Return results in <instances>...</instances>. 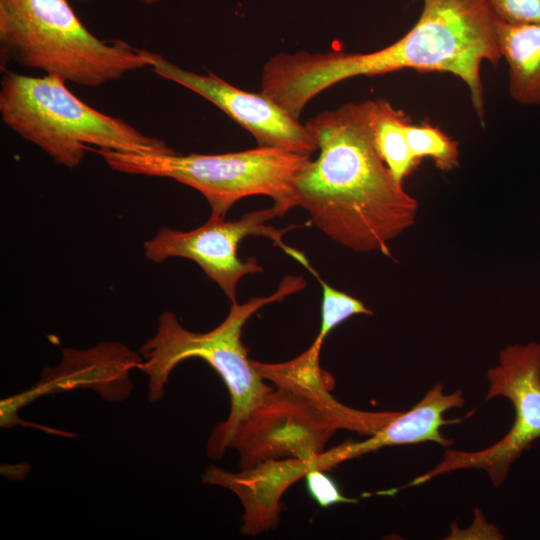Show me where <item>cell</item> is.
Segmentation results:
<instances>
[{
	"instance_id": "6da1fadb",
	"label": "cell",
	"mask_w": 540,
	"mask_h": 540,
	"mask_svg": "<svg viewBox=\"0 0 540 540\" xmlns=\"http://www.w3.org/2000/svg\"><path fill=\"white\" fill-rule=\"evenodd\" d=\"M305 125L319 156L295 179L298 206L338 244L390 256L389 241L414 224L418 202L377 151L369 100L323 111Z\"/></svg>"
},
{
	"instance_id": "7a4b0ae2",
	"label": "cell",
	"mask_w": 540,
	"mask_h": 540,
	"mask_svg": "<svg viewBox=\"0 0 540 540\" xmlns=\"http://www.w3.org/2000/svg\"><path fill=\"white\" fill-rule=\"evenodd\" d=\"M416 24L396 42L370 53L300 51L293 65L300 91L313 98L328 87L357 76L404 69L450 73L467 86L472 107L484 123L481 67L498 65L499 19L489 0H423Z\"/></svg>"
},
{
	"instance_id": "3957f363",
	"label": "cell",
	"mask_w": 540,
	"mask_h": 540,
	"mask_svg": "<svg viewBox=\"0 0 540 540\" xmlns=\"http://www.w3.org/2000/svg\"><path fill=\"white\" fill-rule=\"evenodd\" d=\"M306 286L303 277L286 276L276 292L267 297H253L243 304H231L225 320L216 328L197 333L184 328L173 312L158 319L155 335L141 347L142 361L138 368L148 378V399L159 401L173 369L189 358L206 361L223 379L231 398V409L225 421L215 426L207 444V455L217 460L228 448L240 421L273 390L247 357L241 340L246 321L265 305L282 301Z\"/></svg>"
},
{
	"instance_id": "277c9868",
	"label": "cell",
	"mask_w": 540,
	"mask_h": 540,
	"mask_svg": "<svg viewBox=\"0 0 540 540\" xmlns=\"http://www.w3.org/2000/svg\"><path fill=\"white\" fill-rule=\"evenodd\" d=\"M0 60L85 87L151 66L150 51L92 34L67 0H0Z\"/></svg>"
},
{
	"instance_id": "5b68a950",
	"label": "cell",
	"mask_w": 540,
	"mask_h": 540,
	"mask_svg": "<svg viewBox=\"0 0 540 540\" xmlns=\"http://www.w3.org/2000/svg\"><path fill=\"white\" fill-rule=\"evenodd\" d=\"M0 114L11 130L45 151L56 164L70 169L81 163L87 151L95 149L176 153L165 141L87 105L55 75L33 77L4 71Z\"/></svg>"
},
{
	"instance_id": "8992f818",
	"label": "cell",
	"mask_w": 540,
	"mask_h": 540,
	"mask_svg": "<svg viewBox=\"0 0 540 540\" xmlns=\"http://www.w3.org/2000/svg\"><path fill=\"white\" fill-rule=\"evenodd\" d=\"M115 171L170 178L199 191L208 201L212 216L225 218L239 200L265 195L282 215L298 206L297 175L311 156L281 149H254L222 154H138L95 149Z\"/></svg>"
},
{
	"instance_id": "52a82bcc",
	"label": "cell",
	"mask_w": 540,
	"mask_h": 540,
	"mask_svg": "<svg viewBox=\"0 0 540 540\" xmlns=\"http://www.w3.org/2000/svg\"><path fill=\"white\" fill-rule=\"evenodd\" d=\"M489 388L485 400L502 396L514 407L510 430L492 446L479 451L445 448L442 460L417 476L406 487L460 469L484 470L494 486L502 484L513 462L540 438V344L531 342L504 348L495 367L487 372Z\"/></svg>"
},
{
	"instance_id": "ba28073f",
	"label": "cell",
	"mask_w": 540,
	"mask_h": 540,
	"mask_svg": "<svg viewBox=\"0 0 540 540\" xmlns=\"http://www.w3.org/2000/svg\"><path fill=\"white\" fill-rule=\"evenodd\" d=\"M282 216L276 207L246 213L236 221L210 216L200 227L181 231L162 227L154 237L144 242L146 258L161 263L168 258L181 257L197 263L204 273L222 289L230 304L237 303V285L247 274L263 271L255 258L245 261L238 257L240 242L247 236L271 239L287 255L296 258L300 251L287 246L283 235L291 228L276 229L265 222Z\"/></svg>"
},
{
	"instance_id": "9c48e42d",
	"label": "cell",
	"mask_w": 540,
	"mask_h": 540,
	"mask_svg": "<svg viewBox=\"0 0 540 540\" xmlns=\"http://www.w3.org/2000/svg\"><path fill=\"white\" fill-rule=\"evenodd\" d=\"M338 428L303 396L277 388L240 421L229 441L241 470L270 459L310 460L324 452Z\"/></svg>"
},
{
	"instance_id": "30bf717a",
	"label": "cell",
	"mask_w": 540,
	"mask_h": 540,
	"mask_svg": "<svg viewBox=\"0 0 540 540\" xmlns=\"http://www.w3.org/2000/svg\"><path fill=\"white\" fill-rule=\"evenodd\" d=\"M156 75L175 82L208 100L247 130L258 147L281 149L311 156L317 143L305 124L295 119L271 99L234 87L212 72L199 74L150 52Z\"/></svg>"
},
{
	"instance_id": "8fae6325",
	"label": "cell",
	"mask_w": 540,
	"mask_h": 540,
	"mask_svg": "<svg viewBox=\"0 0 540 540\" xmlns=\"http://www.w3.org/2000/svg\"><path fill=\"white\" fill-rule=\"evenodd\" d=\"M339 463L334 447L314 459H270L237 473L210 466L202 480L229 489L239 497L244 509L241 532L256 536L278 525L281 497L293 483L310 470H328Z\"/></svg>"
},
{
	"instance_id": "7c38bea8",
	"label": "cell",
	"mask_w": 540,
	"mask_h": 540,
	"mask_svg": "<svg viewBox=\"0 0 540 540\" xmlns=\"http://www.w3.org/2000/svg\"><path fill=\"white\" fill-rule=\"evenodd\" d=\"M321 348L311 344L302 354L289 361L252 364L263 379L273 382L277 388L295 392L318 408L338 429L372 435L400 412H369L343 405L330 393L334 387L333 377L320 367Z\"/></svg>"
},
{
	"instance_id": "4fadbf2b",
	"label": "cell",
	"mask_w": 540,
	"mask_h": 540,
	"mask_svg": "<svg viewBox=\"0 0 540 540\" xmlns=\"http://www.w3.org/2000/svg\"><path fill=\"white\" fill-rule=\"evenodd\" d=\"M465 398L461 390L443 393V385L435 384L425 396L407 412H400L382 428L364 441H346L337 446L341 462L358 458L387 446L436 442L449 447L452 439L445 438L441 427L459 423L463 419L447 420L446 411L463 406Z\"/></svg>"
},
{
	"instance_id": "5bb4252c",
	"label": "cell",
	"mask_w": 540,
	"mask_h": 540,
	"mask_svg": "<svg viewBox=\"0 0 540 540\" xmlns=\"http://www.w3.org/2000/svg\"><path fill=\"white\" fill-rule=\"evenodd\" d=\"M497 40L508 65L511 98L522 105L540 106V22L510 25L499 21Z\"/></svg>"
},
{
	"instance_id": "9a60e30c",
	"label": "cell",
	"mask_w": 540,
	"mask_h": 540,
	"mask_svg": "<svg viewBox=\"0 0 540 540\" xmlns=\"http://www.w3.org/2000/svg\"><path fill=\"white\" fill-rule=\"evenodd\" d=\"M371 124L377 151L400 184L418 165L413 157L405 129L410 117L384 99L369 100Z\"/></svg>"
},
{
	"instance_id": "2e32d148",
	"label": "cell",
	"mask_w": 540,
	"mask_h": 540,
	"mask_svg": "<svg viewBox=\"0 0 540 540\" xmlns=\"http://www.w3.org/2000/svg\"><path fill=\"white\" fill-rule=\"evenodd\" d=\"M405 133L410 151L418 162L422 158L429 157L443 171L458 166V143L439 127L427 122L420 124L409 122Z\"/></svg>"
},
{
	"instance_id": "e0dca14e",
	"label": "cell",
	"mask_w": 540,
	"mask_h": 540,
	"mask_svg": "<svg viewBox=\"0 0 540 540\" xmlns=\"http://www.w3.org/2000/svg\"><path fill=\"white\" fill-rule=\"evenodd\" d=\"M319 281L322 288L321 325L313 345L321 348L328 334L340 323L358 314L372 315L362 301L339 291L325 282L308 259L302 264Z\"/></svg>"
},
{
	"instance_id": "ac0fdd59",
	"label": "cell",
	"mask_w": 540,
	"mask_h": 540,
	"mask_svg": "<svg viewBox=\"0 0 540 540\" xmlns=\"http://www.w3.org/2000/svg\"><path fill=\"white\" fill-rule=\"evenodd\" d=\"M322 469H313L306 473L305 483L310 497L321 507L340 503H356V499L347 498L340 491L335 480Z\"/></svg>"
},
{
	"instance_id": "d6986e66",
	"label": "cell",
	"mask_w": 540,
	"mask_h": 540,
	"mask_svg": "<svg viewBox=\"0 0 540 540\" xmlns=\"http://www.w3.org/2000/svg\"><path fill=\"white\" fill-rule=\"evenodd\" d=\"M498 19L510 25L540 22V0H489Z\"/></svg>"
},
{
	"instance_id": "ffe728a7",
	"label": "cell",
	"mask_w": 540,
	"mask_h": 540,
	"mask_svg": "<svg viewBox=\"0 0 540 540\" xmlns=\"http://www.w3.org/2000/svg\"><path fill=\"white\" fill-rule=\"evenodd\" d=\"M140 2L146 4V5H155L159 2H161L162 0H139Z\"/></svg>"
}]
</instances>
